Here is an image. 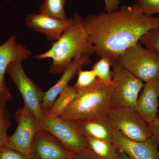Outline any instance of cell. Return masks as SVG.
<instances>
[{
	"instance_id": "d6986e66",
	"label": "cell",
	"mask_w": 159,
	"mask_h": 159,
	"mask_svg": "<svg viewBox=\"0 0 159 159\" xmlns=\"http://www.w3.org/2000/svg\"><path fill=\"white\" fill-rule=\"evenodd\" d=\"M66 2V0H44L39 7V13L61 20L67 19L65 11Z\"/></svg>"
},
{
	"instance_id": "1f68e13d",
	"label": "cell",
	"mask_w": 159,
	"mask_h": 159,
	"mask_svg": "<svg viewBox=\"0 0 159 159\" xmlns=\"http://www.w3.org/2000/svg\"><path fill=\"white\" fill-rule=\"evenodd\" d=\"M70 159V158H68V159Z\"/></svg>"
},
{
	"instance_id": "ac0fdd59",
	"label": "cell",
	"mask_w": 159,
	"mask_h": 159,
	"mask_svg": "<svg viewBox=\"0 0 159 159\" xmlns=\"http://www.w3.org/2000/svg\"><path fill=\"white\" fill-rule=\"evenodd\" d=\"M85 137L91 150L101 159H120L118 148L113 143Z\"/></svg>"
},
{
	"instance_id": "7a4b0ae2",
	"label": "cell",
	"mask_w": 159,
	"mask_h": 159,
	"mask_svg": "<svg viewBox=\"0 0 159 159\" xmlns=\"http://www.w3.org/2000/svg\"><path fill=\"white\" fill-rule=\"evenodd\" d=\"M73 17V26L65 31L57 40L52 43L51 48L34 56L39 60L47 58L52 60L49 69L50 74H62L79 54H96L95 48L84 26V18L78 13H74Z\"/></svg>"
},
{
	"instance_id": "44dd1931",
	"label": "cell",
	"mask_w": 159,
	"mask_h": 159,
	"mask_svg": "<svg viewBox=\"0 0 159 159\" xmlns=\"http://www.w3.org/2000/svg\"><path fill=\"white\" fill-rule=\"evenodd\" d=\"M7 102L0 99V146L7 144L9 138L7 132L11 124Z\"/></svg>"
},
{
	"instance_id": "4dcf8cb0",
	"label": "cell",
	"mask_w": 159,
	"mask_h": 159,
	"mask_svg": "<svg viewBox=\"0 0 159 159\" xmlns=\"http://www.w3.org/2000/svg\"></svg>"
},
{
	"instance_id": "f1b7e54d",
	"label": "cell",
	"mask_w": 159,
	"mask_h": 159,
	"mask_svg": "<svg viewBox=\"0 0 159 159\" xmlns=\"http://www.w3.org/2000/svg\"><path fill=\"white\" fill-rule=\"evenodd\" d=\"M118 152H119V158L120 159H131L123 152L121 151L119 149H118Z\"/></svg>"
},
{
	"instance_id": "8992f818",
	"label": "cell",
	"mask_w": 159,
	"mask_h": 159,
	"mask_svg": "<svg viewBox=\"0 0 159 159\" xmlns=\"http://www.w3.org/2000/svg\"><path fill=\"white\" fill-rule=\"evenodd\" d=\"M39 129L54 136L66 150L77 152L89 148L87 140L70 121L51 116L44 111L39 121Z\"/></svg>"
},
{
	"instance_id": "9a60e30c",
	"label": "cell",
	"mask_w": 159,
	"mask_h": 159,
	"mask_svg": "<svg viewBox=\"0 0 159 159\" xmlns=\"http://www.w3.org/2000/svg\"><path fill=\"white\" fill-rule=\"evenodd\" d=\"M159 99V78L145 83L137 100L136 109L148 124L158 113Z\"/></svg>"
},
{
	"instance_id": "52a82bcc",
	"label": "cell",
	"mask_w": 159,
	"mask_h": 159,
	"mask_svg": "<svg viewBox=\"0 0 159 159\" xmlns=\"http://www.w3.org/2000/svg\"><path fill=\"white\" fill-rule=\"evenodd\" d=\"M108 117L113 127L128 139L143 141L152 137L149 124L142 119L135 108L112 107Z\"/></svg>"
},
{
	"instance_id": "83f0119b",
	"label": "cell",
	"mask_w": 159,
	"mask_h": 159,
	"mask_svg": "<svg viewBox=\"0 0 159 159\" xmlns=\"http://www.w3.org/2000/svg\"><path fill=\"white\" fill-rule=\"evenodd\" d=\"M105 8L104 11L110 12L119 9L120 0H104Z\"/></svg>"
},
{
	"instance_id": "7402d4cb",
	"label": "cell",
	"mask_w": 159,
	"mask_h": 159,
	"mask_svg": "<svg viewBox=\"0 0 159 159\" xmlns=\"http://www.w3.org/2000/svg\"><path fill=\"white\" fill-rule=\"evenodd\" d=\"M78 78L74 86L77 91L89 87L97 82V75L93 70H80L78 73Z\"/></svg>"
},
{
	"instance_id": "e0dca14e",
	"label": "cell",
	"mask_w": 159,
	"mask_h": 159,
	"mask_svg": "<svg viewBox=\"0 0 159 159\" xmlns=\"http://www.w3.org/2000/svg\"><path fill=\"white\" fill-rule=\"evenodd\" d=\"M77 91L74 87L68 85L61 92L51 108L47 112L53 116H61L77 97Z\"/></svg>"
},
{
	"instance_id": "ffe728a7",
	"label": "cell",
	"mask_w": 159,
	"mask_h": 159,
	"mask_svg": "<svg viewBox=\"0 0 159 159\" xmlns=\"http://www.w3.org/2000/svg\"><path fill=\"white\" fill-rule=\"evenodd\" d=\"M113 63L107 57H101V59L94 64L92 70L95 72L97 78L102 82L107 84L112 83V72L111 66Z\"/></svg>"
},
{
	"instance_id": "4fadbf2b",
	"label": "cell",
	"mask_w": 159,
	"mask_h": 159,
	"mask_svg": "<svg viewBox=\"0 0 159 159\" xmlns=\"http://www.w3.org/2000/svg\"><path fill=\"white\" fill-rule=\"evenodd\" d=\"M25 22L29 28L44 35L48 40L55 41L73 26L74 19V17L68 18L61 20L34 13L27 15Z\"/></svg>"
},
{
	"instance_id": "cb8c5ba5",
	"label": "cell",
	"mask_w": 159,
	"mask_h": 159,
	"mask_svg": "<svg viewBox=\"0 0 159 159\" xmlns=\"http://www.w3.org/2000/svg\"><path fill=\"white\" fill-rule=\"evenodd\" d=\"M145 14H159V0H134Z\"/></svg>"
},
{
	"instance_id": "5b68a950",
	"label": "cell",
	"mask_w": 159,
	"mask_h": 159,
	"mask_svg": "<svg viewBox=\"0 0 159 159\" xmlns=\"http://www.w3.org/2000/svg\"><path fill=\"white\" fill-rule=\"evenodd\" d=\"M112 107L136 109L137 100L145 83L129 72L118 61L112 66Z\"/></svg>"
},
{
	"instance_id": "3957f363",
	"label": "cell",
	"mask_w": 159,
	"mask_h": 159,
	"mask_svg": "<svg viewBox=\"0 0 159 159\" xmlns=\"http://www.w3.org/2000/svg\"><path fill=\"white\" fill-rule=\"evenodd\" d=\"M112 83L107 84L98 79L93 85L77 91V97L60 118L80 122L108 116L112 107Z\"/></svg>"
},
{
	"instance_id": "ba28073f",
	"label": "cell",
	"mask_w": 159,
	"mask_h": 159,
	"mask_svg": "<svg viewBox=\"0 0 159 159\" xmlns=\"http://www.w3.org/2000/svg\"><path fill=\"white\" fill-rule=\"evenodd\" d=\"M6 74L17 87L27 106L39 120L42 116L43 111L42 103L44 93L35 83L26 75L23 69L22 61L11 62L7 69Z\"/></svg>"
},
{
	"instance_id": "603a6c76",
	"label": "cell",
	"mask_w": 159,
	"mask_h": 159,
	"mask_svg": "<svg viewBox=\"0 0 159 159\" xmlns=\"http://www.w3.org/2000/svg\"><path fill=\"white\" fill-rule=\"evenodd\" d=\"M142 45L153 49L159 54V28L149 31L140 40Z\"/></svg>"
},
{
	"instance_id": "277c9868",
	"label": "cell",
	"mask_w": 159,
	"mask_h": 159,
	"mask_svg": "<svg viewBox=\"0 0 159 159\" xmlns=\"http://www.w3.org/2000/svg\"><path fill=\"white\" fill-rule=\"evenodd\" d=\"M117 61L143 82L159 78V53L140 41L124 51Z\"/></svg>"
},
{
	"instance_id": "5bb4252c",
	"label": "cell",
	"mask_w": 159,
	"mask_h": 159,
	"mask_svg": "<svg viewBox=\"0 0 159 159\" xmlns=\"http://www.w3.org/2000/svg\"><path fill=\"white\" fill-rule=\"evenodd\" d=\"M92 63L90 54H81L75 57L62 73L59 80L48 90L44 93L42 107L43 111L49 110L61 92L69 85V83L83 67Z\"/></svg>"
},
{
	"instance_id": "2e32d148",
	"label": "cell",
	"mask_w": 159,
	"mask_h": 159,
	"mask_svg": "<svg viewBox=\"0 0 159 159\" xmlns=\"http://www.w3.org/2000/svg\"><path fill=\"white\" fill-rule=\"evenodd\" d=\"M78 130L85 137L113 143V127L108 116L88 121L72 122Z\"/></svg>"
},
{
	"instance_id": "4316f807",
	"label": "cell",
	"mask_w": 159,
	"mask_h": 159,
	"mask_svg": "<svg viewBox=\"0 0 159 159\" xmlns=\"http://www.w3.org/2000/svg\"><path fill=\"white\" fill-rule=\"evenodd\" d=\"M149 125L152 136L156 141L159 148V115H157L155 119L149 123Z\"/></svg>"
},
{
	"instance_id": "484cf974",
	"label": "cell",
	"mask_w": 159,
	"mask_h": 159,
	"mask_svg": "<svg viewBox=\"0 0 159 159\" xmlns=\"http://www.w3.org/2000/svg\"><path fill=\"white\" fill-rule=\"evenodd\" d=\"M70 159H101L90 148L73 153Z\"/></svg>"
},
{
	"instance_id": "6da1fadb",
	"label": "cell",
	"mask_w": 159,
	"mask_h": 159,
	"mask_svg": "<svg viewBox=\"0 0 159 159\" xmlns=\"http://www.w3.org/2000/svg\"><path fill=\"white\" fill-rule=\"evenodd\" d=\"M84 22L96 54L113 63L143 35L159 28V16L145 14L136 3L110 12L90 15Z\"/></svg>"
},
{
	"instance_id": "f546056e",
	"label": "cell",
	"mask_w": 159,
	"mask_h": 159,
	"mask_svg": "<svg viewBox=\"0 0 159 159\" xmlns=\"http://www.w3.org/2000/svg\"><path fill=\"white\" fill-rule=\"evenodd\" d=\"M158 115H159V110H158Z\"/></svg>"
},
{
	"instance_id": "7c38bea8",
	"label": "cell",
	"mask_w": 159,
	"mask_h": 159,
	"mask_svg": "<svg viewBox=\"0 0 159 159\" xmlns=\"http://www.w3.org/2000/svg\"><path fill=\"white\" fill-rule=\"evenodd\" d=\"M31 152L32 159H68L73 153L66 150L50 133L41 129L34 135Z\"/></svg>"
},
{
	"instance_id": "d4e9b609",
	"label": "cell",
	"mask_w": 159,
	"mask_h": 159,
	"mask_svg": "<svg viewBox=\"0 0 159 159\" xmlns=\"http://www.w3.org/2000/svg\"><path fill=\"white\" fill-rule=\"evenodd\" d=\"M0 159H32L6 145L0 146Z\"/></svg>"
},
{
	"instance_id": "9c48e42d",
	"label": "cell",
	"mask_w": 159,
	"mask_h": 159,
	"mask_svg": "<svg viewBox=\"0 0 159 159\" xmlns=\"http://www.w3.org/2000/svg\"><path fill=\"white\" fill-rule=\"evenodd\" d=\"M18 123L14 134L9 136L6 145L31 158V147L35 134L39 129L38 120L25 104L15 114Z\"/></svg>"
},
{
	"instance_id": "8fae6325",
	"label": "cell",
	"mask_w": 159,
	"mask_h": 159,
	"mask_svg": "<svg viewBox=\"0 0 159 159\" xmlns=\"http://www.w3.org/2000/svg\"><path fill=\"white\" fill-rule=\"evenodd\" d=\"M113 143L119 150L131 159H159V146L152 136L143 141H136L113 128Z\"/></svg>"
},
{
	"instance_id": "30bf717a",
	"label": "cell",
	"mask_w": 159,
	"mask_h": 159,
	"mask_svg": "<svg viewBox=\"0 0 159 159\" xmlns=\"http://www.w3.org/2000/svg\"><path fill=\"white\" fill-rule=\"evenodd\" d=\"M32 54L31 51L22 44L16 42L12 35L0 46V99L8 102L12 99L11 91L5 81V76L9 65L16 61H23Z\"/></svg>"
}]
</instances>
